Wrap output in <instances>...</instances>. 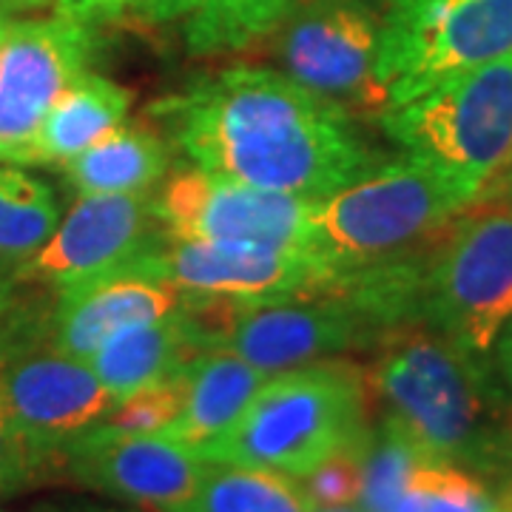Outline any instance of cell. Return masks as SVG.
Returning <instances> with one entry per match:
<instances>
[{
    "mask_svg": "<svg viewBox=\"0 0 512 512\" xmlns=\"http://www.w3.org/2000/svg\"><path fill=\"white\" fill-rule=\"evenodd\" d=\"M379 342V330L336 285L319 291L239 299L222 348L274 376Z\"/></svg>",
    "mask_w": 512,
    "mask_h": 512,
    "instance_id": "obj_12",
    "label": "cell"
},
{
    "mask_svg": "<svg viewBox=\"0 0 512 512\" xmlns=\"http://www.w3.org/2000/svg\"><path fill=\"white\" fill-rule=\"evenodd\" d=\"M60 225L52 188L15 165H0V265H23Z\"/></svg>",
    "mask_w": 512,
    "mask_h": 512,
    "instance_id": "obj_23",
    "label": "cell"
},
{
    "mask_svg": "<svg viewBox=\"0 0 512 512\" xmlns=\"http://www.w3.org/2000/svg\"><path fill=\"white\" fill-rule=\"evenodd\" d=\"M293 0H140L137 9L154 23L180 29L194 55L231 52L268 35Z\"/></svg>",
    "mask_w": 512,
    "mask_h": 512,
    "instance_id": "obj_19",
    "label": "cell"
},
{
    "mask_svg": "<svg viewBox=\"0 0 512 512\" xmlns=\"http://www.w3.org/2000/svg\"><path fill=\"white\" fill-rule=\"evenodd\" d=\"M367 376L348 362H313L268 376L242 419L202 461L265 467L302 478L370 436Z\"/></svg>",
    "mask_w": 512,
    "mask_h": 512,
    "instance_id": "obj_3",
    "label": "cell"
},
{
    "mask_svg": "<svg viewBox=\"0 0 512 512\" xmlns=\"http://www.w3.org/2000/svg\"><path fill=\"white\" fill-rule=\"evenodd\" d=\"M313 504L293 476L228 464L205 461L197 495L183 512H311Z\"/></svg>",
    "mask_w": 512,
    "mask_h": 512,
    "instance_id": "obj_22",
    "label": "cell"
},
{
    "mask_svg": "<svg viewBox=\"0 0 512 512\" xmlns=\"http://www.w3.org/2000/svg\"><path fill=\"white\" fill-rule=\"evenodd\" d=\"M80 194H134L151 191L168 171L163 137L140 126H117L100 143L63 163Z\"/></svg>",
    "mask_w": 512,
    "mask_h": 512,
    "instance_id": "obj_21",
    "label": "cell"
},
{
    "mask_svg": "<svg viewBox=\"0 0 512 512\" xmlns=\"http://www.w3.org/2000/svg\"><path fill=\"white\" fill-rule=\"evenodd\" d=\"M0 163H9V157H6L3 151H0ZM9 165H12V163H9Z\"/></svg>",
    "mask_w": 512,
    "mask_h": 512,
    "instance_id": "obj_39",
    "label": "cell"
},
{
    "mask_svg": "<svg viewBox=\"0 0 512 512\" xmlns=\"http://www.w3.org/2000/svg\"><path fill=\"white\" fill-rule=\"evenodd\" d=\"M55 458L37 450L12 421L6 404L0 399V498L15 495L35 484L43 467H49Z\"/></svg>",
    "mask_w": 512,
    "mask_h": 512,
    "instance_id": "obj_28",
    "label": "cell"
},
{
    "mask_svg": "<svg viewBox=\"0 0 512 512\" xmlns=\"http://www.w3.org/2000/svg\"><path fill=\"white\" fill-rule=\"evenodd\" d=\"M154 225H160V217L151 191L80 194L52 239L12 271L15 282H37L63 291L111 274L163 242L154 234Z\"/></svg>",
    "mask_w": 512,
    "mask_h": 512,
    "instance_id": "obj_13",
    "label": "cell"
},
{
    "mask_svg": "<svg viewBox=\"0 0 512 512\" xmlns=\"http://www.w3.org/2000/svg\"><path fill=\"white\" fill-rule=\"evenodd\" d=\"M495 348H498V365H501V373H504V379H507V384L512 387V325H507L504 333L498 336Z\"/></svg>",
    "mask_w": 512,
    "mask_h": 512,
    "instance_id": "obj_30",
    "label": "cell"
},
{
    "mask_svg": "<svg viewBox=\"0 0 512 512\" xmlns=\"http://www.w3.org/2000/svg\"><path fill=\"white\" fill-rule=\"evenodd\" d=\"M140 0H60V12L72 15L77 20H109L123 15L128 6H137Z\"/></svg>",
    "mask_w": 512,
    "mask_h": 512,
    "instance_id": "obj_29",
    "label": "cell"
},
{
    "mask_svg": "<svg viewBox=\"0 0 512 512\" xmlns=\"http://www.w3.org/2000/svg\"><path fill=\"white\" fill-rule=\"evenodd\" d=\"M180 305L183 291L160 274L151 251H146L111 274L57 291L49 339L63 353L89 362L120 330L157 322Z\"/></svg>",
    "mask_w": 512,
    "mask_h": 512,
    "instance_id": "obj_16",
    "label": "cell"
},
{
    "mask_svg": "<svg viewBox=\"0 0 512 512\" xmlns=\"http://www.w3.org/2000/svg\"><path fill=\"white\" fill-rule=\"evenodd\" d=\"M202 171L322 200L379 165L353 117L285 72L231 66L154 106Z\"/></svg>",
    "mask_w": 512,
    "mask_h": 512,
    "instance_id": "obj_1",
    "label": "cell"
},
{
    "mask_svg": "<svg viewBox=\"0 0 512 512\" xmlns=\"http://www.w3.org/2000/svg\"><path fill=\"white\" fill-rule=\"evenodd\" d=\"M205 350L208 348L194 322L180 305L157 322L120 330L94 353L89 365L111 396L123 402L151 384L185 370Z\"/></svg>",
    "mask_w": 512,
    "mask_h": 512,
    "instance_id": "obj_18",
    "label": "cell"
},
{
    "mask_svg": "<svg viewBox=\"0 0 512 512\" xmlns=\"http://www.w3.org/2000/svg\"><path fill=\"white\" fill-rule=\"evenodd\" d=\"M0 399L26 439L57 461L77 436L103 424L117 399L86 359L52 345L49 330L12 333L0 322Z\"/></svg>",
    "mask_w": 512,
    "mask_h": 512,
    "instance_id": "obj_9",
    "label": "cell"
},
{
    "mask_svg": "<svg viewBox=\"0 0 512 512\" xmlns=\"http://www.w3.org/2000/svg\"><path fill=\"white\" fill-rule=\"evenodd\" d=\"M470 200L447 174L404 154L316 202L313 254L336 274L413 254Z\"/></svg>",
    "mask_w": 512,
    "mask_h": 512,
    "instance_id": "obj_4",
    "label": "cell"
},
{
    "mask_svg": "<svg viewBox=\"0 0 512 512\" xmlns=\"http://www.w3.org/2000/svg\"><path fill=\"white\" fill-rule=\"evenodd\" d=\"M12 293H15V274L0 268V322L9 316V308H12Z\"/></svg>",
    "mask_w": 512,
    "mask_h": 512,
    "instance_id": "obj_31",
    "label": "cell"
},
{
    "mask_svg": "<svg viewBox=\"0 0 512 512\" xmlns=\"http://www.w3.org/2000/svg\"><path fill=\"white\" fill-rule=\"evenodd\" d=\"M379 120L404 154L439 168L478 200L512 157V55L390 106Z\"/></svg>",
    "mask_w": 512,
    "mask_h": 512,
    "instance_id": "obj_5",
    "label": "cell"
},
{
    "mask_svg": "<svg viewBox=\"0 0 512 512\" xmlns=\"http://www.w3.org/2000/svg\"><path fill=\"white\" fill-rule=\"evenodd\" d=\"M268 373L248 365L228 348H211L188 365V393L183 413L160 436L177 441L200 456L242 419Z\"/></svg>",
    "mask_w": 512,
    "mask_h": 512,
    "instance_id": "obj_17",
    "label": "cell"
},
{
    "mask_svg": "<svg viewBox=\"0 0 512 512\" xmlns=\"http://www.w3.org/2000/svg\"><path fill=\"white\" fill-rule=\"evenodd\" d=\"M507 165H510V171H507V183H504V185H507V188H504V200L512 202V157H510V163H507Z\"/></svg>",
    "mask_w": 512,
    "mask_h": 512,
    "instance_id": "obj_37",
    "label": "cell"
},
{
    "mask_svg": "<svg viewBox=\"0 0 512 512\" xmlns=\"http://www.w3.org/2000/svg\"><path fill=\"white\" fill-rule=\"evenodd\" d=\"M92 57V23L66 12L9 26L0 40V151L9 163H37V131Z\"/></svg>",
    "mask_w": 512,
    "mask_h": 512,
    "instance_id": "obj_11",
    "label": "cell"
},
{
    "mask_svg": "<svg viewBox=\"0 0 512 512\" xmlns=\"http://www.w3.org/2000/svg\"><path fill=\"white\" fill-rule=\"evenodd\" d=\"M379 20L365 0H293L276 23V57L299 86L356 117L387 109L376 60Z\"/></svg>",
    "mask_w": 512,
    "mask_h": 512,
    "instance_id": "obj_8",
    "label": "cell"
},
{
    "mask_svg": "<svg viewBox=\"0 0 512 512\" xmlns=\"http://www.w3.org/2000/svg\"><path fill=\"white\" fill-rule=\"evenodd\" d=\"M9 26H12V20L6 18V15H3V12H0V40H3V37H6V32H9Z\"/></svg>",
    "mask_w": 512,
    "mask_h": 512,
    "instance_id": "obj_38",
    "label": "cell"
},
{
    "mask_svg": "<svg viewBox=\"0 0 512 512\" xmlns=\"http://www.w3.org/2000/svg\"><path fill=\"white\" fill-rule=\"evenodd\" d=\"M495 490V507L498 512H512V473L498 478V487Z\"/></svg>",
    "mask_w": 512,
    "mask_h": 512,
    "instance_id": "obj_32",
    "label": "cell"
},
{
    "mask_svg": "<svg viewBox=\"0 0 512 512\" xmlns=\"http://www.w3.org/2000/svg\"><path fill=\"white\" fill-rule=\"evenodd\" d=\"M131 106V92L109 77L86 72L55 100L37 131L35 160L57 163L77 157L123 126Z\"/></svg>",
    "mask_w": 512,
    "mask_h": 512,
    "instance_id": "obj_20",
    "label": "cell"
},
{
    "mask_svg": "<svg viewBox=\"0 0 512 512\" xmlns=\"http://www.w3.org/2000/svg\"><path fill=\"white\" fill-rule=\"evenodd\" d=\"M57 461L77 484L146 512H183L205 470L194 450L160 433H111L100 424L69 441Z\"/></svg>",
    "mask_w": 512,
    "mask_h": 512,
    "instance_id": "obj_14",
    "label": "cell"
},
{
    "mask_svg": "<svg viewBox=\"0 0 512 512\" xmlns=\"http://www.w3.org/2000/svg\"><path fill=\"white\" fill-rule=\"evenodd\" d=\"M421 322L487 359L512 322V202L478 197L444 225L424 271Z\"/></svg>",
    "mask_w": 512,
    "mask_h": 512,
    "instance_id": "obj_6",
    "label": "cell"
},
{
    "mask_svg": "<svg viewBox=\"0 0 512 512\" xmlns=\"http://www.w3.org/2000/svg\"><path fill=\"white\" fill-rule=\"evenodd\" d=\"M504 55H512V0H390L379 20L387 109Z\"/></svg>",
    "mask_w": 512,
    "mask_h": 512,
    "instance_id": "obj_7",
    "label": "cell"
},
{
    "mask_svg": "<svg viewBox=\"0 0 512 512\" xmlns=\"http://www.w3.org/2000/svg\"><path fill=\"white\" fill-rule=\"evenodd\" d=\"M367 390L387 424L421 453L456 461L481 476L504 473V413L481 356L458 348L427 322H407L376 342Z\"/></svg>",
    "mask_w": 512,
    "mask_h": 512,
    "instance_id": "obj_2",
    "label": "cell"
},
{
    "mask_svg": "<svg viewBox=\"0 0 512 512\" xmlns=\"http://www.w3.org/2000/svg\"><path fill=\"white\" fill-rule=\"evenodd\" d=\"M185 393H188V367L117 402L100 427L111 433H160L183 413Z\"/></svg>",
    "mask_w": 512,
    "mask_h": 512,
    "instance_id": "obj_26",
    "label": "cell"
},
{
    "mask_svg": "<svg viewBox=\"0 0 512 512\" xmlns=\"http://www.w3.org/2000/svg\"><path fill=\"white\" fill-rule=\"evenodd\" d=\"M427 453L399 433L393 424L382 421L370 430L362 456V495L359 507L365 512H396L413 467Z\"/></svg>",
    "mask_w": 512,
    "mask_h": 512,
    "instance_id": "obj_25",
    "label": "cell"
},
{
    "mask_svg": "<svg viewBox=\"0 0 512 512\" xmlns=\"http://www.w3.org/2000/svg\"><path fill=\"white\" fill-rule=\"evenodd\" d=\"M160 274L183 293L262 299L328 288L336 271L313 254L254 245H222L194 239H163L151 248Z\"/></svg>",
    "mask_w": 512,
    "mask_h": 512,
    "instance_id": "obj_15",
    "label": "cell"
},
{
    "mask_svg": "<svg viewBox=\"0 0 512 512\" xmlns=\"http://www.w3.org/2000/svg\"><path fill=\"white\" fill-rule=\"evenodd\" d=\"M311 512H365L362 507H356V504H348V507H316Z\"/></svg>",
    "mask_w": 512,
    "mask_h": 512,
    "instance_id": "obj_36",
    "label": "cell"
},
{
    "mask_svg": "<svg viewBox=\"0 0 512 512\" xmlns=\"http://www.w3.org/2000/svg\"><path fill=\"white\" fill-rule=\"evenodd\" d=\"M55 512H131V510H109V507H94V504H69Z\"/></svg>",
    "mask_w": 512,
    "mask_h": 512,
    "instance_id": "obj_35",
    "label": "cell"
},
{
    "mask_svg": "<svg viewBox=\"0 0 512 512\" xmlns=\"http://www.w3.org/2000/svg\"><path fill=\"white\" fill-rule=\"evenodd\" d=\"M507 473H512V402L507 404V413H504V473L501 476Z\"/></svg>",
    "mask_w": 512,
    "mask_h": 512,
    "instance_id": "obj_33",
    "label": "cell"
},
{
    "mask_svg": "<svg viewBox=\"0 0 512 512\" xmlns=\"http://www.w3.org/2000/svg\"><path fill=\"white\" fill-rule=\"evenodd\" d=\"M316 202L313 197L256 188L194 168L165 185L157 200V217L168 239L313 254Z\"/></svg>",
    "mask_w": 512,
    "mask_h": 512,
    "instance_id": "obj_10",
    "label": "cell"
},
{
    "mask_svg": "<svg viewBox=\"0 0 512 512\" xmlns=\"http://www.w3.org/2000/svg\"><path fill=\"white\" fill-rule=\"evenodd\" d=\"M46 3H52V0H0V6H6V9H37V6H46Z\"/></svg>",
    "mask_w": 512,
    "mask_h": 512,
    "instance_id": "obj_34",
    "label": "cell"
},
{
    "mask_svg": "<svg viewBox=\"0 0 512 512\" xmlns=\"http://www.w3.org/2000/svg\"><path fill=\"white\" fill-rule=\"evenodd\" d=\"M396 512H498L487 478L444 458L424 456L413 467Z\"/></svg>",
    "mask_w": 512,
    "mask_h": 512,
    "instance_id": "obj_24",
    "label": "cell"
},
{
    "mask_svg": "<svg viewBox=\"0 0 512 512\" xmlns=\"http://www.w3.org/2000/svg\"><path fill=\"white\" fill-rule=\"evenodd\" d=\"M365 444L367 439L362 444H356V447L333 453L319 467H313L308 476H302V490H305L308 501L313 504V510L316 507H348V504H359Z\"/></svg>",
    "mask_w": 512,
    "mask_h": 512,
    "instance_id": "obj_27",
    "label": "cell"
}]
</instances>
